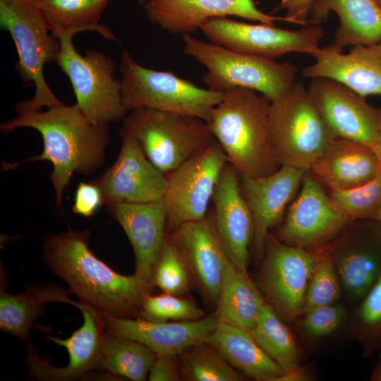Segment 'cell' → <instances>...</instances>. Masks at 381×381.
I'll use <instances>...</instances> for the list:
<instances>
[{"label": "cell", "instance_id": "1", "mask_svg": "<svg viewBox=\"0 0 381 381\" xmlns=\"http://www.w3.org/2000/svg\"><path fill=\"white\" fill-rule=\"evenodd\" d=\"M90 234L87 229L49 234L43 243L44 261L71 294L103 316L138 315L150 291L135 274H121L97 258L89 248Z\"/></svg>", "mask_w": 381, "mask_h": 381}, {"label": "cell", "instance_id": "2", "mask_svg": "<svg viewBox=\"0 0 381 381\" xmlns=\"http://www.w3.org/2000/svg\"><path fill=\"white\" fill-rule=\"evenodd\" d=\"M16 118L3 123L4 134L19 127L32 128L42 135L44 148L38 156L21 162L47 160L53 166L49 179L60 208L64 190L73 173L89 175L104 162L109 141L108 125L90 123L79 107L61 104L46 111L16 110Z\"/></svg>", "mask_w": 381, "mask_h": 381}, {"label": "cell", "instance_id": "3", "mask_svg": "<svg viewBox=\"0 0 381 381\" xmlns=\"http://www.w3.org/2000/svg\"><path fill=\"white\" fill-rule=\"evenodd\" d=\"M270 102L255 90L232 87L224 92L207 121L228 163L239 174L265 176L282 166L270 140Z\"/></svg>", "mask_w": 381, "mask_h": 381}, {"label": "cell", "instance_id": "4", "mask_svg": "<svg viewBox=\"0 0 381 381\" xmlns=\"http://www.w3.org/2000/svg\"><path fill=\"white\" fill-rule=\"evenodd\" d=\"M269 130L281 165L310 171L334 138L303 81H295L271 101Z\"/></svg>", "mask_w": 381, "mask_h": 381}, {"label": "cell", "instance_id": "5", "mask_svg": "<svg viewBox=\"0 0 381 381\" xmlns=\"http://www.w3.org/2000/svg\"><path fill=\"white\" fill-rule=\"evenodd\" d=\"M183 52L206 68L202 79L210 90L250 88L272 101L296 81L294 64L238 53L190 35H183Z\"/></svg>", "mask_w": 381, "mask_h": 381}, {"label": "cell", "instance_id": "6", "mask_svg": "<svg viewBox=\"0 0 381 381\" xmlns=\"http://www.w3.org/2000/svg\"><path fill=\"white\" fill-rule=\"evenodd\" d=\"M120 73L121 95L128 111L152 109L208 121L224 92L201 88L171 71H157L138 64L123 51Z\"/></svg>", "mask_w": 381, "mask_h": 381}, {"label": "cell", "instance_id": "7", "mask_svg": "<svg viewBox=\"0 0 381 381\" xmlns=\"http://www.w3.org/2000/svg\"><path fill=\"white\" fill-rule=\"evenodd\" d=\"M0 23L15 42L20 76L35 87L33 97L19 103L16 110L40 111L44 107L61 104L43 73L46 64L56 61L61 43L51 32L41 11L30 0H0Z\"/></svg>", "mask_w": 381, "mask_h": 381}, {"label": "cell", "instance_id": "8", "mask_svg": "<svg viewBox=\"0 0 381 381\" xmlns=\"http://www.w3.org/2000/svg\"><path fill=\"white\" fill-rule=\"evenodd\" d=\"M122 128L166 175L214 140L207 123L201 119L146 108L129 111Z\"/></svg>", "mask_w": 381, "mask_h": 381}, {"label": "cell", "instance_id": "9", "mask_svg": "<svg viewBox=\"0 0 381 381\" xmlns=\"http://www.w3.org/2000/svg\"><path fill=\"white\" fill-rule=\"evenodd\" d=\"M73 36L59 38L61 49L56 63L69 78L76 104L95 125L104 126L126 117L121 80L115 78L114 61L104 54L88 51L81 55L74 47Z\"/></svg>", "mask_w": 381, "mask_h": 381}, {"label": "cell", "instance_id": "10", "mask_svg": "<svg viewBox=\"0 0 381 381\" xmlns=\"http://www.w3.org/2000/svg\"><path fill=\"white\" fill-rule=\"evenodd\" d=\"M228 163L220 145L214 140L206 148L167 175L162 198L167 228L172 231L183 224L207 216L210 202Z\"/></svg>", "mask_w": 381, "mask_h": 381}, {"label": "cell", "instance_id": "11", "mask_svg": "<svg viewBox=\"0 0 381 381\" xmlns=\"http://www.w3.org/2000/svg\"><path fill=\"white\" fill-rule=\"evenodd\" d=\"M200 30L212 43L238 53L269 59L291 52L313 56L324 36V30L319 25L291 30L274 25L250 24L226 17L210 18L200 25Z\"/></svg>", "mask_w": 381, "mask_h": 381}, {"label": "cell", "instance_id": "12", "mask_svg": "<svg viewBox=\"0 0 381 381\" xmlns=\"http://www.w3.org/2000/svg\"><path fill=\"white\" fill-rule=\"evenodd\" d=\"M315 263L314 252L285 244L268 235L260 282L268 303L284 320L291 322L303 314Z\"/></svg>", "mask_w": 381, "mask_h": 381}, {"label": "cell", "instance_id": "13", "mask_svg": "<svg viewBox=\"0 0 381 381\" xmlns=\"http://www.w3.org/2000/svg\"><path fill=\"white\" fill-rule=\"evenodd\" d=\"M350 223L335 207L323 185L307 171L276 238L314 252L330 243Z\"/></svg>", "mask_w": 381, "mask_h": 381}, {"label": "cell", "instance_id": "14", "mask_svg": "<svg viewBox=\"0 0 381 381\" xmlns=\"http://www.w3.org/2000/svg\"><path fill=\"white\" fill-rule=\"evenodd\" d=\"M308 95L334 138L365 145L378 153L381 109L335 80L311 78Z\"/></svg>", "mask_w": 381, "mask_h": 381}, {"label": "cell", "instance_id": "15", "mask_svg": "<svg viewBox=\"0 0 381 381\" xmlns=\"http://www.w3.org/2000/svg\"><path fill=\"white\" fill-rule=\"evenodd\" d=\"M374 220L351 222L329 243L341 286L360 302L381 277V224Z\"/></svg>", "mask_w": 381, "mask_h": 381}, {"label": "cell", "instance_id": "16", "mask_svg": "<svg viewBox=\"0 0 381 381\" xmlns=\"http://www.w3.org/2000/svg\"><path fill=\"white\" fill-rule=\"evenodd\" d=\"M121 146L115 162L94 182L107 206L118 203H145L163 198L167 177L146 157L137 141L123 128Z\"/></svg>", "mask_w": 381, "mask_h": 381}, {"label": "cell", "instance_id": "17", "mask_svg": "<svg viewBox=\"0 0 381 381\" xmlns=\"http://www.w3.org/2000/svg\"><path fill=\"white\" fill-rule=\"evenodd\" d=\"M75 307L83 315V325L65 339L48 337L51 341L66 349L69 357L68 364L63 368L54 366L28 344L25 364L32 378L42 381L78 380L88 377L98 369L106 331L104 316L94 307L80 301Z\"/></svg>", "mask_w": 381, "mask_h": 381}, {"label": "cell", "instance_id": "18", "mask_svg": "<svg viewBox=\"0 0 381 381\" xmlns=\"http://www.w3.org/2000/svg\"><path fill=\"white\" fill-rule=\"evenodd\" d=\"M306 171L282 165L265 176L239 174L241 189L253 219V245L259 257L263 255L269 231L280 223Z\"/></svg>", "mask_w": 381, "mask_h": 381}, {"label": "cell", "instance_id": "19", "mask_svg": "<svg viewBox=\"0 0 381 381\" xmlns=\"http://www.w3.org/2000/svg\"><path fill=\"white\" fill-rule=\"evenodd\" d=\"M212 202L215 230L230 262L247 271L254 223L241 189L239 173L229 163L221 174Z\"/></svg>", "mask_w": 381, "mask_h": 381}, {"label": "cell", "instance_id": "20", "mask_svg": "<svg viewBox=\"0 0 381 381\" xmlns=\"http://www.w3.org/2000/svg\"><path fill=\"white\" fill-rule=\"evenodd\" d=\"M148 19L174 35H190L212 18L234 16L268 25L286 21L258 9L253 0H147Z\"/></svg>", "mask_w": 381, "mask_h": 381}, {"label": "cell", "instance_id": "21", "mask_svg": "<svg viewBox=\"0 0 381 381\" xmlns=\"http://www.w3.org/2000/svg\"><path fill=\"white\" fill-rule=\"evenodd\" d=\"M107 207L131 243L135 260L134 274L150 291L154 287L155 267L166 238L167 214L163 199Z\"/></svg>", "mask_w": 381, "mask_h": 381}, {"label": "cell", "instance_id": "22", "mask_svg": "<svg viewBox=\"0 0 381 381\" xmlns=\"http://www.w3.org/2000/svg\"><path fill=\"white\" fill-rule=\"evenodd\" d=\"M168 236L181 251L202 292L215 303L230 260L216 232L212 214L183 224Z\"/></svg>", "mask_w": 381, "mask_h": 381}, {"label": "cell", "instance_id": "23", "mask_svg": "<svg viewBox=\"0 0 381 381\" xmlns=\"http://www.w3.org/2000/svg\"><path fill=\"white\" fill-rule=\"evenodd\" d=\"M315 61L302 70L305 78H328L363 97L381 95V41L353 46L346 54L334 44L320 47Z\"/></svg>", "mask_w": 381, "mask_h": 381}, {"label": "cell", "instance_id": "24", "mask_svg": "<svg viewBox=\"0 0 381 381\" xmlns=\"http://www.w3.org/2000/svg\"><path fill=\"white\" fill-rule=\"evenodd\" d=\"M106 328L137 341L157 354L180 355L205 343L218 320L214 316L191 321L157 322L143 319L104 316Z\"/></svg>", "mask_w": 381, "mask_h": 381}, {"label": "cell", "instance_id": "25", "mask_svg": "<svg viewBox=\"0 0 381 381\" xmlns=\"http://www.w3.org/2000/svg\"><path fill=\"white\" fill-rule=\"evenodd\" d=\"M381 162L370 147L348 139L333 138L310 171L328 190H346L375 176Z\"/></svg>", "mask_w": 381, "mask_h": 381}, {"label": "cell", "instance_id": "26", "mask_svg": "<svg viewBox=\"0 0 381 381\" xmlns=\"http://www.w3.org/2000/svg\"><path fill=\"white\" fill-rule=\"evenodd\" d=\"M331 11L339 19L333 43L339 49L381 41V11L375 0H314L308 24L325 22Z\"/></svg>", "mask_w": 381, "mask_h": 381}, {"label": "cell", "instance_id": "27", "mask_svg": "<svg viewBox=\"0 0 381 381\" xmlns=\"http://www.w3.org/2000/svg\"><path fill=\"white\" fill-rule=\"evenodd\" d=\"M205 343L234 368L258 381H280L285 370L244 328L217 322Z\"/></svg>", "mask_w": 381, "mask_h": 381}, {"label": "cell", "instance_id": "28", "mask_svg": "<svg viewBox=\"0 0 381 381\" xmlns=\"http://www.w3.org/2000/svg\"><path fill=\"white\" fill-rule=\"evenodd\" d=\"M71 294L54 284H32L19 294L1 290L0 329L24 341H29V332L36 320L42 316L49 302H62L75 306L77 301L68 297Z\"/></svg>", "mask_w": 381, "mask_h": 381}, {"label": "cell", "instance_id": "29", "mask_svg": "<svg viewBox=\"0 0 381 381\" xmlns=\"http://www.w3.org/2000/svg\"><path fill=\"white\" fill-rule=\"evenodd\" d=\"M265 302L248 272L229 262L215 303L217 320L251 331Z\"/></svg>", "mask_w": 381, "mask_h": 381}, {"label": "cell", "instance_id": "30", "mask_svg": "<svg viewBox=\"0 0 381 381\" xmlns=\"http://www.w3.org/2000/svg\"><path fill=\"white\" fill-rule=\"evenodd\" d=\"M41 11L54 36L58 39L83 31H95L109 40L116 37L100 23L109 0H30Z\"/></svg>", "mask_w": 381, "mask_h": 381}, {"label": "cell", "instance_id": "31", "mask_svg": "<svg viewBox=\"0 0 381 381\" xmlns=\"http://www.w3.org/2000/svg\"><path fill=\"white\" fill-rule=\"evenodd\" d=\"M156 356L147 346L106 328L98 369L119 378L143 381Z\"/></svg>", "mask_w": 381, "mask_h": 381}, {"label": "cell", "instance_id": "32", "mask_svg": "<svg viewBox=\"0 0 381 381\" xmlns=\"http://www.w3.org/2000/svg\"><path fill=\"white\" fill-rule=\"evenodd\" d=\"M250 332L260 347L285 372L301 368L300 351L294 337L267 301L255 326Z\"/></svg>", "mask_w": 381, "mask_h": 381}, {"label": "cell", "instance_id": "33", "mask_svg": "<svg viewBox=\"0 0 381 381\" xmlns=\"http://www.w3.org/2000/svg\"><path fill=\"white\" fill-rule=\"evenodd\" d=\"M181 377L188 381H241L244 375L207 344L193 346L180 355Z\"/></svg>", "mask_w": 381, "mask_h": 381}, {"label": "cell", "instance_id": "34", "mask_svg": "<svg viewBox=\"0 0 381 381\" xmlns=\"http://www.w3.org/2000/svg\"><path fill=\"white\" fill-rule=\"evenodd\" d=\"M328 195L350 222L376 219L381 207V168L368 182L349 189L329 190Z\"/></svg>", "mask_w": 381, "mask_h": 381}, {"label": "cell", "instance_id": "35", "mask_svg": "<svg viewBox=\"0 0 381 381\" xmlns=\"http://www.w3.org/2000/svg\"><path fill=\"white\" fill-rule=\"evenodd\" d=\"M314 253L316 263L306 291L303 313L316 307L336 303L341 296V283L329 243Z\"/></svg>", "mask_w": 381, "mask_h": 381}, {"label": "cell", "instance_id": "36", "mask_svg": "<svg viewBox=\"0 0 381 381\" xmlns=\"http://www.w3.org/2000/svg\"><path fill=\"white\" fill-rule=\"evenodd\" d=\"M191 279L181 251L166 236L154 270V286H157L162 292L181 296L188 291Z\"/></svg>", "mask_w": 381, "mask_h": 381}, {"label": "cell", "instance_id": "37", "mask_svg": "<svg viewBox=\"0 0 381 381\" xmlns=\"http://www.w3.org/2000/svg\"><path fill=\"white\" fill-rule=\"evenodd\" d=\"M204 315L203 310L193 301L163 292L145 294L138 316L150 321L167 322L197 320Z\"/></svg>", "mask_w": 381, "mask_h": 381}, {"label": "cell", "instance_id": "38", "mask_svg": "<svg viewBox=\"0 0 381 381\" xmlns=\"http://www.w3.org/2000/svg\"><path fill=\"white\" fill-rule=\"evenodd\" d=\"M354 333L365 355L381 349V277L360 303Z\"/></svg>", "mask_w": 381, "mask_h": 381}, {"label": "cell", "instance_id": "39", "mask_svg": "<svg viewBox=\"0 0 381 381\" xmlns=\"http://www.w3.org/2000/svg\"><path fill=\"white\" fill-rule=\"evenodd\" d=\"M303 315L302 326L306 333L313 338H321L337 329L344 318L345 310L341 306L333 303L314 308Z\"/></svg>", "mask_w": 381, "mask_h": 381}, {"label": "cell", "instance_id": "40", "mask_svg": "<svg viewBox=\"0 0 381 381\" xmlns=\"http://www.w3.org/2000/svg\"><path fill=\"white\" fill-rule=\"evenodd\" d=\"M104 205L102 193L94 182H81L76 189L73 211L84 217L94 214Z\"/></svg>", "mask_w": 381, "mask_h": 381}, {"label": "cell", "instance_id": "41", "mask_svg": "<svg viewBox=\"0 0 381 381\" xmlns=\"http://www.w3.org/2000/svg\"><path fill=\"white\" fill-rule=\"evenodd\" d=\"M179 355L157 354L150 368L148 380L150 381H178L181 380Z\"/></svg>", "mask_w": 381, "mask_h": 381}, {"label": "cell", "instance_id": "42", "mask_svg": "<svg viewBox=\"0 0 381 381\" xmlns=\"http://www.w3.org/2000/svg\"><path fill=\"white\" fill-rule=\"evenodd\" d=\"M314 0H279V8L286 11L287 22L302 25L308 24V16Z\"/></svg>", "mask_w": 381, "mask_h": 381}, {"label": "cell", "instance_id": "43", "mask_svg": "<svg viewBox=\"0 0 381 381\" xmlns=\"http://www.w3.org/2000/svg\"><path fill=\"white\" fill-rule=\"evenodd\" d=\"M371 380L373 381H381V359L380 362L378 363L372 373Z\"/></svg>", "mask_w": 381, "mask_h": 381}, {"label": "cell", "instance_id": "44", "mask_svg": "<svg viewBox=\"0 0 381 381\" xmlns=\"http://www.w3.org/2000/svg\"><path fill=\"white\" fill-rule=\"evenodd\" d=\"M377 157L379 158L380 162H381V115H380V123H379V139H378Z\"/></svg>", "mask_w": 381, "mask_h": 381}, {"label": "cell", "instance_id": "45", "mask_svg": "<svg viewBox=\"0 0 381 381\" xmlns=\"http://www.w3.org/2000/svg\"><path fill=\"white\" fill-rule=\"evenodd\" d=\"M376 219L381 224V207L378 211V213L377 214Z\"/></svg>", "mask_w": 381, "mask_h": 381}, {"label": "cell", "instance_id": "46", "mask_svg": "<svg viewBox=\"0 0 381 381\" xmlns=\"http://www.w3.org/2000/svg\"><path fill=\"white\" fill-rule=\"evenodd\" d=\"M381 11V0H375Z\"/></svg>", "mask_w": 381, "mask_h": 381}, {"label": "cell", "instance_id": "47", "mask_svg": "<svg viewBox=\"0 0 381 381\" xmlns=\"http://www.w3.org/2000/svg\"><path fill=\"white\" fill-rule=\"evenodd\" d=\"M147 0H138L140 4H144Z\"/></svg>", "mask_w": 381, "mask_h": 381}, {"label": "cell", "instance_id": "48", "mask_svg": "<svg viewBox=\"0 0 381 381\" xmlns=\"http://www.w3.org/2000/svg\"><path fill=\"white\" fill-rule=\"evenodd\" d=\"M380 359H381V353H380Z\"/></svg>", "mask_w": 381, "mask_h": 381}]
</instances>
